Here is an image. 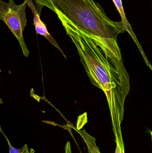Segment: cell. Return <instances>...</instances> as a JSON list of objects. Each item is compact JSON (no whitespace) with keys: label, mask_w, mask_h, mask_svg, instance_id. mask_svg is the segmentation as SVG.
Returning <instances> with one entry per match:
<instances>
[{"label":"cell","mask_w":152,"mask_h":153,"mask_svg":"<svg viewBox=\"0 0 152 153\" xmlns=\"http://www.w3.org/2000/svg\"><path fill=\"white\" fill-rule=\"evenodd\" d=\"M58 17L76 46L91 82L106 95L115 138H122L120 125L124 118L125 100L130 87L129 75L122 59L109 56L85 33L64 18Z\"/></svg>","instance_id":"1"},{"label":"cell","mask_w":152,"mask_h":153,"mask_svg":"<svg viewBox=\"0 0 152 153\" xmlns=\"http://www.w3.org/2000/svg\"><path fill=\"white\" fill-rule=\"evenodd\" d=\"M72 23L91 38L109 56L122 59L117 42L119 34L126 31L122 22L111 20L93 0H34Z\"/></svg>","instance_id":"2"},{"label":"cell","mask_w":152,"mask_h":153,"mask_svg":"<svg viewBox=\"0 0 152 153\" xmlns=\"http://www.w3.org/2000/svg\"><path fill=\"white\" fill-rule=\"evenodd\" d=\"M27 1L16 4L13 0L8 2L0 1V19L6 24L20 45L24 56L28 57L29 51L23 38V32L27 25L26 8Z\"/></svg>","instance_id":"3"},{"label":"cell","mask_w":152,"mask_h":153,"mask_svg":"<svg viewBox=\"0 0 152 153\" xmlns=\"http://www.w3.org/2000/svg\"><path fill=\"white\" fill-rule=\"evenodd\" d=\"M27 1V4L29 6L30 9L32 10V13L34 14V24L35 28V30L37 33L39 35L44 36L46 38L48 39V41L55 47L57 48V49L60 51L61 53L63 55V56L66 58L62 50L60 48L58 43L56 42L55 39L51 36L50 33L47 30L46 26L43 22L41 20L40 18V14H38V12L37 11L35 6L34 5L32 0H26Z\"/></svg>","instance_id":"4"},{"label":"cell","mask_w":152,"mask_h":153,"mask_svg":"<svg viewBox=\"0 0 152 153\" xmlns=\"http://www.w3.org/2000/svg\"><path fill=\"white\" fill-rule=\"evenodd\" d=\"M77 131L86 144L88 153H101L96 145V139L94 137L88 134L84 129L83 130H78Z\"/></svg>","instance_id":"5"},{"label":"cell","mask_w":152,"mask_h":153,"mask_svg":"<svg viewBox=\"0 0 152 153\" xmlns=\"http://www.w3.org/2000/svg\"><path fill=\"white\" fill-rule=\"evenodd\" d=\"M115 6L117 7V10L118 11L119 13L120 14V16L121 18V22L123 23L124 27L126 28V30L127 31L129 34H130L132 37L135 39H136L134 33L133 32L132 30V28H131L130 24L128 21L125 15V12H124V8H123V5H122V1L121 0H112Z\"/></svg>","instance_id":"6"},{"label":"cell","mask_w":152,"mask_h":153,"mask_svg":"<svg viewBox=\"0 0 152 153\" xmlns=\"http://www.w3.org/2000/svg\"><path fill=\"white\" fill-rule=\"evenodd\" d=\"M1 132L4 135V137L6 138V141L8 142L9 147V153H33L32 152V151H33L32 149H31V152H29V147L26 144L22 148H20V149H17V148L13 147L11 144L7 137L3 133L1 130Z\"/></svg>","instance_id":"7"},{"label":"cell","mask_w":152,"mask_h":153,"mask_svg":"<svg viewBox=\"0 0 152 153\" xmlns=\"http://www.w3.org/2000/svg\"><path fill=\"white\" fill-rule=\"evenodd\" d=\"M116 149L115 153H125L124 143L116 142Z\"/></svg>","instance_id":"8"},{"label":"cell","mask_w":152,"mask_h":153,"mask_svg":"<svg viewBox=\"0 0 152 153\" xmlns=\"http://www.w3.org/2000/svg\"><path fill=\"white\" fill-rule=\"evenodd\" d=\"M65 153H72L71 144H70V142L69 141H68L66 143L65 146Z\"/></svg>","instance_id":"9"},{"label":"cell","mask_w":152,"mask_h":153,"mask_svg":"<svg viewBox=\"0 0 152 153\" xmlns=\"http://www.w3.org/2000/svg\"><path fill=\"white\" fill-rule=\"evenodd\" d=\"M151 139H152V131L151 132Z\"/></svg>","instance_id":"10"}]
</instances>
